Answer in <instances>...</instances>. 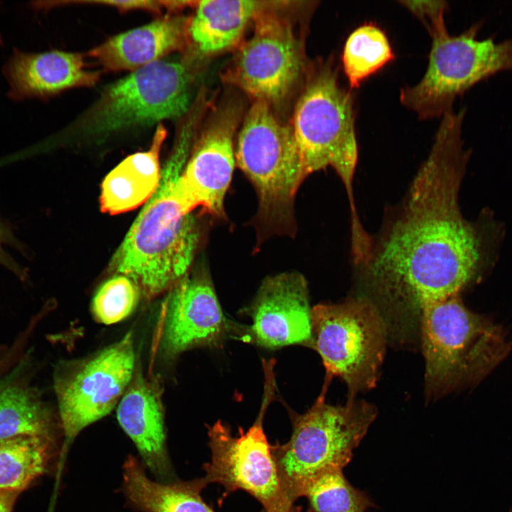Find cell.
<instances>
[{
  "label": "cell",
  "instance_id": "9c48e42d",
  "mask_svg": "<svg viewBox=\"0 0 512 512\" xmlns=\"http://www.w3.org/2000/svg\"><path fill=\"white\" fill-rule=\"evenodd\" d=\"M235 154L256 191L260 219L273 226L289 225L304 179L289 125L277 119L270 105L255 101L242 124Z\"/></svg>",
  "mask_w": 512,
  "mask_h": 512
},
{
  "label": "cell",
  "instance_id": "ffe728a7",
  "mask_svg": "<svg viewBox=\"0 0 512 512\" xmlns=\"http://www.w3.org/2000/svg\"><path fill=\"white\" fill-rule=\"evenodd\" d=\"M122 489L127 502L141 512H215L201 496L203 477L191 481L152 480L132 455L123 465Z\"/></svg>",
  "mask_w": 512,
  "mask_h": 512
},
{
  "label": "cell",
  "instance_id": "d4e9b609",
  "mask_svg": "<svg viewBox=\"0 0 512 512\" xmlns=\"http://www.w3.org/2000/svg\"><path fill=\"white\" fill-rule=\"evenodd\" d=\"M304 496L313 512H366L375 507L366 491L353 486L341 469L318 477L307 487Z\"/></svg>",
  "mask_w": 512,
  "mask_h": 512
},
{
  "label": "cell",
  "instance_id": "603a6c76",
  "mask_svg": "<svg viewBox=\"0 0 512 512\" xmlns=\"http://www.w3.org/2000/svg\"><path fill=\"white\" fill-rule=\"evenodd\" d=\"M51 436V419L37 393L16 382L0 383V439Z\"/></svg>",
  "mask_w": 512,
  "mask_h": 512
},
{
  "label": "cell",
  "instance_id": "5b68a950",
  "mask_svg": "<svg viewBox=\"0 0 512 512\" xmlns=\"http://www.w3.org/2000/svg\"><path fill=\"white\" fill-rule=\"evenodd\" d=\"M419 334L428 398L480 375L506 352L499 330L466 309L459 295L426 306Z\"/></svg>",
  "mask_w": 512,
  "mask_h": 512
},
{
  "label": "cell",
  "instance_id": "4316f807",
  "mask_svg": "<svg viewBox=\"0 0 512 512\" xmlns=\"http://www.w3.org/2000/svg\"><path fill=\"white\" fill-rule=\"evenodd\" d=\"M403 6L425 26L430 36L446 28L444 14L448 8L445 1H400Z\"/></svg>",
  "mask_w": 512,
  "mask_h": 512
},
{
  "label": "cell",
  "instance_id": "83f0119b",
  "mask_svg": "<svg viewBox=\"0 0 512 512\" xmlns=\"http://www.w3.org/2000/svg\"><path fill=\"white\" fill-rule=\"evenodd\" d=\"M6 246L18 247L19 245L14 236L10 225L0 219V265L8 268L18 276L23 277L25 275L23 270L7 252Z\"/></svg>",
  "mask_w": 512,
  "mask_h": 512
},
{
  "label": "cell",
  "instance_id": "ac0fdd59",
  "mask_svg": "<svg viewBox=\"0 0 512 512\" xmlns=\"http://www.w3.org/2000/svg\"><path fill=\"white\" fill-rule=\"evenodd\" d=\"M190 18L167 15L152 22L114 36L88 52L109 70H136L186 45Z\"/></svg>",
  "mask_w": 512,
  "mask_h": 512
},
{
  "label": "cell",
  "instance_id": "6da1fadb",
  "mask_svg": "<svg viewBox=\"0 0 512 512\" xmlns=\"http://www.w3.org/2000/svg\"><path fill=\"white\" fill-rule=\"evenodd\" d=\"M464 117H442L400 217L365 265L366 297L398 341L419 333L422 310L459 295L483 262L478 229L464 219L458 204L469 156L462 140Z\"/></svg>",
  "mask_w": 512,
  "mask_h": 512
},
{
  "label": "cell",
  "instance_id": "4dcf8cb0",
  "mask_svg": "<svg viewBox=\"0 0 512 512\" xmlns=\"http://www.w3.org/2000/svg\"><path fill=\"white\" fill-rule=\"evenodd\" d=\"M0 44H3V38H2L1 33H0Z\"/></svg>",
  "mask_w": 512,
  "mask_h": 512
},
{
  "label": "cell",
  "instance_id": "7c38bea8",
  "mask_svg": "<svg viewBox=\"0 0 512 512\" xmlns=\"http://www.w3.org/2000/svg\"><path fill=\"white\" fill-rule=\"evenodd\" d=\"M270 8L255 18L253 35L240 48L232 76L255 101L270 105L289 93L299 78L302 58L290 24Z\"/></svg>",
  "mask_w": 512,
  "mask_h": 512
},
{
  "label": "cell",
  "instance_id": "8fae6325",
  "mask_svg": "<svg viewBox=\"0 0 512 512\" xmlns=\"http://www.w3.org/2000/svg\"><path fill=\"white\" fill-rule=\"evenodd\" d=\"M134 368L132 336L128 333L82 364L75 375L56 376L55 388L67 442L111 412L129 386Z\"/></svg>",
  "mask_w": 512,
  "mask_h": 512
},
{
  "label": "cell",
  "instance_id": "5bb4252c",
  "mask_svg": "<svg viewBox=\"0 0 512 512\" xmlns=\"http://www.w3.org/2000/svg\"><path fill=\"white\" fill-rule=\"evenodd\" d=\"M311 310L307 283L296 272L265 279L250 306V341L267 348L299 344L310 347Z\"/></svg>",
  "mask_w": 512,
  "mask_h": 512
},
{
  "label": "cell",
  "instance_id": "7a4b0ae2",
  "mask_svg": "<svg viewBox=\"0 0 512 512\" xmlns=\"http://www.w3.org/2000/svg\"><path fill=\"white\" fill-rule=\"evenodd\" d=\"M198 122L191 116L182 124L156 191L111 261L114 272L131 279L147 297L161 293L184 277L198 245L196 221L177 188Z\"/></svg>",
  "mask_w": 512,
  "mask_h": 512
},
{
  "label": "cell",
  "instance_id": "e0dca14e",
  "mask_svg": "<svg viewBox=\"0 0 512 512\" xmlns=\"http://www.w3.org/2000/svg\"><path fill=\"white\" fill-rule=\"evenodd\" d=\"M117 417L144 464L158 481L174 480L166 444L164 410L159 390L154 382L136 375L120 399Z\"/></svg>",
  "mask_w": 512,
  "mask_h": 512
},
{
  "label": "cell",
  "instance_id": "8992f818",
  "mask_svg": "<svg viewBox=\"0 0 512 512\" xmlns=\"http://www.w3.org/2000/svg\"><path fill=\"white\" fill-rule=\"evenodd\" d=\"M388 331L377 306L362 296L311 310V343L326 369L347 385L348 400L375 388L384 359Z\"/></svg>",
  "mask_w": 512,
  "mask_h": 512
},
{
  "label": "cell",
  "instance_id": "9a60e30c",
  "mask_svg": "<svg viewBox=\"0 0 512 512\" xmlns=\"http://www.w3.org/2000/svg\"><path fill=\"white\" fill-rule=\"evenodd\" d=\"M230 326L209 277L186 275L167 299L162 347L176 356L195 346H216L227 337Z\"/></svg>",
  "mask_w": 512,
  "mask_h": 512
},
{
  "label": "cell",
  "instance_id": "277c9868",
  "mask_svg": "<svg viewBox=\"0 0 512 512\" xmlns=\"http://www.w3.org/2000/svg\"><path fill=\"white\" fill-rule=\"evenodd\" d=\"M289 127L304 178L332 167L348 193L351 230L360 231L353 192L358 155L354 96L340 85L332 62L320 65L311 76L297 101Z\"/></svg>",
  "mask_w": 512,
  "mask_h": 512
},
{
  "label": "cell",
  "instance_id": "cb8c5ba5",
  "mask_svg": "<svg viewBox=\"0 0 512 512\" xmlns=\"http://www.w3.org/2000/svg\"><path fill=\"white\" fill-rule=\"evenodd\" d=\"M394 58L389 40L382 29L373 23L356 28L348 36L342 53L343 68L350 88L358 87Z\"/></svg>",
  "mask_w": 512,
  "mask_h": 512
},
{
  "label": "cell",
  "instance_id": "52a82bcc",
  "mask_svg": "<svg viewBox=\"0 0 512 512\" xmlns=\"http://www.w3.org/2000/svg\"><path fill=\"white\" fill-rule=\"evenodd\" d=\"M193 75L182 59L160 60L110 85L78 122L74 131L105 136L186 114Z\"/></svg>",
  "mask_w": 512,
  "mask_h": 512
},
{
  "label": "cell",
  "instance_id": "1f68e13d",
  "mask_svg": "<svg viewBox=\"0 0 512 512\" xmlns=\"http://www.w3.org/2000/svg\"><path fill=\"white\" fill-rule=\"evenodd\" d=\"M510 512H512V509L510 511Z\"/></svg>",
  "mask_w": 512,
  "mask_h": 512
},
{
  "label": "cell",
  "instance_id": "f1b7e54d",
  "mask_svg": "<svg viewBox=\"0 0 512 512\" xmlns=\"http://www.w3.org/2000/svg\"><path fill=\"white\" fill-rule=\"evenodd\" d=\"M75 2L102 4L114 7L120 11L145 10L160 12L163 9H166V1L163 0H89Z\"/></svg>",
  "mask_w": 512,
  "mask_h": 512
},
{
  "label": "cell",
  "instance_id": "30bf717a",
  "mask_svg": "<svg viewBox=\"0 0 512 512\" xmlns=\"http://www.w3.org/2000/svg\"><path fill=\"white\" fill-rule=\"evenodd\" d=\"M274 381L265 380L262 407L255 423L233 436L229 427L218 421L208 427L210 462L204 466L206 483L221 485L226 493L242 490L262 505V512H298L286 496L278 469L264 432L265 412L273 398Z\"/></svg>",
  "mask_w": 512,
  "mask_h": 512
},
{
  "label": "cell",
  "instance_id": "4fadbf2b",
  "mask_svg": "<svg viewBox=\"0 0 512 512\" xmlns=\"http://www.w3.org/2000/svg\"><path fill=\"white\" fill-rule=\"evenodd\" d=\"M239 121L236 108L218 111L195 141L177 181V188L189 209L201 207L223 215V204L236 164L234 135Z\"/></svg>",
  "mask_w": 512,
  "mask_h": 512
},
{
  "label": "cell",
  "instance_id": "484cf974",
  "mask_svg": "<svg viewBox=\"0 0 512 512\" xmlns=\"http://www.w3.org/2000/svg\"><path fill=\"white\" fill-rule=\"evenodd\" d=\"M139 294V287L131 279L117 274L97 289L92 302V314L105 324L120 321L135 309Z\"/></svg>",
  "mask_w": 512,
  "mask_h": 512
},
{
  "label": "cell",
  "instance_id": "d6986e66",
  "mask_svg": "<svg viewBox=\"0 0 512 512\" xmlns=\"http://www.w3.org/2000/svg\"><path fill=\"white\" fill-rule=\"evenodd\" d=\"M166 135V129L159 124L148 150L129 155L106 176L100 196L103 212H127L152 196L161 178L159 155Z\"/></svg>",
  "mask_w": 512,
  "mask_h": 512
},
{
  "label": "cell",
  "instance_id": "2e32d148",
  "mask_svg": "<svg viewBox=\"0 0 512 512\" xmlns=\"http://www.w3.org/2000/svg\"><path fill=\"white\" fill-rule=\"evenodd\" d=\"M2 73L9 87L6 95L15 102L92 86L100 77L99 72L85 68L82 53L59 50L32 53L14 48Z\"/></svg>",
  "mask_w": 512,
  "mask_h": 512
},
{
  "label": "cell",
  "instance_id": "44dd1931",
  "mask_svg": "<svg viewBox=\"0 0 512 512\" xmlns=\"http://www.w3.org/2000/svg\"><path fill=\"white\" fill-rule=\"evenodd\" d=\"M252 0H205L197 1L188 23V36L204 55L225 51L235 46L251 21L270 7Z\"/></svg>",
  "mask_w": 512,
  "mask_h": 512
},
{
  "label": "cell",
  "instance_id": "ba28073f",
  "mask_svg": "<svg viewBox=\"0 0 512 512\" xmlns=\"http://www.w3.org/2000/svg\"><path fill=\"white\" fill-rule=\"evenodd\" d=\"M476 23L450 35L447 28L431 35L428 65L420 81L405 86L400 100L420 119L442 117L452 111L455 98L497 73L512 70V38L500 43L476 38Z\"/></svg>",
  "mask_w": 512,
  "mask_h": 512
},
{
  "label": "cell",
  "instance_id": "7402d4cb",
  "mask_svg": "<svg viewBox=\"0 0 512 512\" xmlns=\"http://www.w3.org/2000/svg\"><path fill=\"white\" fill-rule=\"evenodd\" d=\"M52 436L0 439V491L21 493L42 475L53 454Z\"/></svg>",
  "mask_w": 512,
  "mask_h": 512
},
{
  "label": "cell",
  "instance_id": "f546056e",
  "mask_svg": "<svg viewBox=\"0 0 512 512\" xmlns=\"http://www.w3.org/2000/svg\"><path fill=\"white\" fill-rule=\"evenodd\" d=\"M19 492L0 491V512H11Z\"/></svg>",
  "mask_w": 512,
  "mask_h": 512
},
{
  "label": "cell",
  "instance_id": "3957f363",
  "mask_svg": "<svg viewBox=\"0 0 512 512\" xmlns=\"http://www.w3.org/2000/svg\"><path fill=\"white\" fill-rule=\"evenodd\" d=\"M327 388L307 412L293 416L289 440L272 445L282 489L293 504L318 477L343 470L378 415L375 405L364 400L327 404Z\"/></svg>",
  "mask_w": 512,
  "mask_h": 512
}]
</instances>
